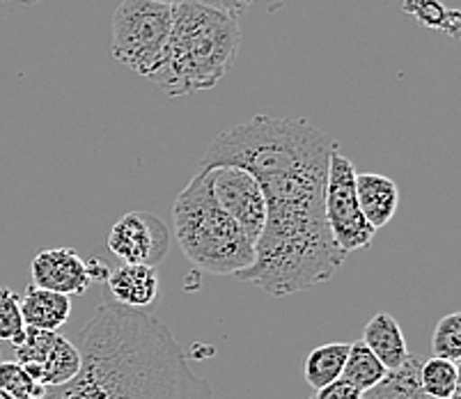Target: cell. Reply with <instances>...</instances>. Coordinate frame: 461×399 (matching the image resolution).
<instances>
[{
    "label": "cell",
    "mask_w": 461,
    "mask_h": 399,
    "mask_svg": "<svg viewBox=\"0 0 461 399\" xmlns=\"http://www.w3.org/2000/svg\"><path fill=\"white\" fill-rule=\"evenodd\" d=\"M338 142L303 117L255 115L218 133L198 170L244 168L258 179L267 204L255 262L241 283L271 296H289L333 278L345 264L324 212L329 159Z\"/></svg>",
    "instance_id": "cell-1"
},
{
    "label": "cell",
    "mask_w": 461,
    "mask_h": 399,
    "mask_svg": "<svg viewBox=\"0 0 461 399\" xmlns=\"http://www.w3.org/2000/svg\"><path fill=\"white\" fill-rule=\"evenodd\" d=\"M81 372L41 399H216L166 323L108 301L77 342Z\"/></svg>",
    "instance_id": "cell-2"
},
{
    "label": "cell",
    "mask_w": 461,
    "mask_h": 399,
    "mask_svg": "<svg viewBox=\"0 0 461 399\" xmlns=\"http://www.w3.org/2000/svg\"><path fill=\"white\" fill-rule=\"evenodd\" d=\"M239 44L241 28L234 16L184 0L173 5L166 60L149 81L175 99L209 90L228 77Z\"/></svg>",
    "instance_id": "cell-3"
},
{
    "label": "cell",
    "mask_w": 461,
    "mask_h": 399,
    "mask_svg": "<svg viewBox=\"0 0 461 399\" xmlns=\"http://www.w3.org/2000/svg\"><path fill=\"white\" fill-rule=\"evenodd\" d=\"M175 239L195 267L237 276L255 262V243L213 197L207 170H195L173 204Z\"/></svg>",
    "instance_id": "cell-4"
},
{
    "label": "cell",
    "mask_w": 461,
    "mask_h": 399,
    "mask_svg": "<svg viewBox=\"0 0 461 399\" xmlns=\"http://www.w3.org/2000/svg\"><path fill=\"white\" fill-rule=\"evenodd\" d=\"M173 5L154 0H122L111 21V53L122 67L152 78L166 60Z\"/></svg>",
    "instance_id": "cell-5"
},
{
    "label": "cell",
    "mask_w": 461,
    "mask_h": 399,
    "mask_svg": "<svg viewBox=\"0 0 461 399\" xmlns=\"http://www.w3.org/2000/svg\"><path fill=\"white\" fill-rule=\"evenodd\" d=\"M324 212L329 230L339 250L347 255L367 248L376 230L366 221L356 197V166L335 150L329 159V177H326Z\"/></svg>",
    "instance_id": "cell-6"
},
{
    "label": "cell",
    "mask_w": 461,
    "mask_h": 399,
    "mask_svg": "<svg viewBox=\"0 0 461 399\" xmlns=\"http://www.w3.org/2000/svg\"><path fill=\"white\" fill-rule=\"evenodd\" d=\"M207 175L216 203L239 222L250 241L258 243L267 221V204L258 179L244 168L234 166L209 168Z\"/></svg>",
    "instance_id": "cell-7"
},
{
    "label": "cell",
    "mask_w": 461,
    "mask_h": 399,
    "mask_svg": "<svg viewBox=\"0 0 461 399\" xmlns=\"http://www.w3.org/2000/svg\"><path fill=\"white\" fill-rule=\"evenodd\" d=\"M108 248L124 264L157 267L170 250V232L157 213L129 212L113 225Z\"/></svg>",
    "instance_id": "cell-8"
},
{
    "label": "cell",
    "mask_w": 461,
    "mask_h": 399,
    "mask_svg": "<svg viewBox=\"0 0 461 399\" xmlns=\"http://www.w3.org/2000/svg\"><path fill=\"white\" fill-rule=\"evenodd\" d=\"M32 285L40 289L62 294V296H81L92 285L86 259L74 248H49L35 255L31 264Z\"/></svg>",
    "instance_id": "cell-9"
},
{
    "label": "cell",
    "mask_w": 461,
    "mask_h": 399,
    "mask_svg": "<svg viewBox=\"0 0 461 399\" xmlns=\"http://www.w3.org/2000/svg\"><path fill=\"white\" fill-rule=\"evenodd\" d=\"M358 207L372 228L379 230L393 221L400 204V188L391 177L379 172H356Z\"/></svg>",
    "instance_id": "cell-10"
},
{
    "label": "cell",
    "mask_w": 461,
    "mask_h": 399,
    "mask_svg": "<svg viewBox=\"0 0 461 399\" xmlns=\"http://www.w3.org/2000/svg\"><path fill=\"white\" fill-rule=\"evenodd\" d=\"M106 285L115 296V304L142 310L157 301L158 273L157 268L145 267V264H122L111 271Z\"/></svg>",
    "instance_id": "cell-11"
},
{
    "label": "cell",
    "mask_w": 461,
    "mask_h": 399,
    "mask_svg": "<svg viewBox=\"0 0 461 399\" xmlns=\"http://www.w3.org/2000/svg\"><path fill=\"white\" fill-rule=\"evenodd\" d=\"M360 342L370 349L388 372L402 367L411 356L409 349H406V340L400 329V323L388 313H379L370 319V323L363 331V340Z\"/></svg>",
    "instance_id": "cell-12"
},
{
    "label": "cell",
    "mask_w": 461,
    "mask_h": 399,
    "mask_svg": "<svg viewBox=\"0 0 461 399\" xmlns=\"http://www.w3.org/2000/svg\"><path fill=\"white\" fill-rule=\"evenodd\" d=\"M69 314L71 301L69 296H62V294L28 285L26 294L21 298V317L31 329L58 333V329H62L67 323Z\"/></svg>",
    "instance_id": "cell-13"
},
{
    "label": "cell",
    "mask_w": 461,
    "mask_h": 399,
    "mask_svg": "<svg viewBox=\"0 0 461 399\" xmlns=\"http://www.w3.org/2000/svg\"><path fill=\"white\" fill-rule=\"evenodd\" d=\"M420 365L422 358L409 356L402 367L385 372L379 384L360 393V399H429L420 388Z\"/></svg>",
    "instance_id": "cell-14"
},
{
    "label": "cell",
    "mask_w": 461,
    "mask_h": 399,
    "mask_svg": "<svg viewBox=\"0 0 461 399\" xmlns=\"http://www.w3.org/2000/svg\"><path fill=\"white\" fill-rule=\"evenodd\" d=\"M349 347V342H330L310 351L303 367L305 381H308L310 388L320 390L342 376V367H345Z\"/></svg>",
    "instance_id": "cell-15"
},
{
    "label": "cell",
    "mask_w": 461,
    "mask_h": 399,
    "mask_svg": "<svg viewBox=\"0 0 461 399\" xmlns=\"http://www.w3.org/2000/svg\"><path fill=\"white\" fill-rule=\"evenodd\" d=\"M78 372H81V354H78L77 344H71L69 340L60 335L56 347L51 349V354L46 356L44 363L37 369L35 381L44 388H58V385H65L77 379Z\"/></svg>",
    "instance_id": "cell-16"
},
{
    "label": "cell",
    "mask_w": 461,
    "mask_h": 399,
    "mask_svg": "<svg viewBox=\"0 0 461 399\" xmlns=\"http://www.w3.org/2000/svg\"><path fill=\"white\" fill-rule=\"evenodd\" d=\"M388 369L379 363L375 354L363 342H354L349 347V354H347L345 367H342V376L339 379L347 381L349 385H354L358 393H366L372 385L379 384L385 376Z\"/></svg>",
    "instance_id": "cell-17"
},
{
    "label": "cell",
    "mask_w": 461,
    "mask_h": 399,
    "mask_svg": "<svg viewBox=\"0 0 461 399\" xmlns=\"http://www.w3.org/2000/svg\"><path fill=\"white\" fill-rule=\"evenodd\" d=\"M420 388L429 399H459V367L443 358L422 360Z\"/></svg>",
    "instance_id": "cell-18"
},
{
    "label": "cell",
    "mask_w": 461,
    "mask_h": 399,
    "mask_svg": "<svg viewBox=\"0 0 461 399\" xmlns=\"http://www.w3.org/2000/svg\"><path fill=\"white\" fill-rule=\"evenodd\" d=\"M58 338H60V333L31 329V326H26V329L21 331V333L12 340V344H14L16 363L23 365L26 372L35 379L37 369H40V365L44 363L46 356L51 354V349L56 347Z\"/></svg>",
    "instance_id": "cell-19"
},
{
    "label": "cell",
    "mask_w": 461,
    "mask_h": 399,
    "mask_svg": "<svg viewBox=\"0 0 461 399\" xmlns=\"http://www.w3.org/2000/svg\"><path fill=\"white\" fill-rule=\"evenodd\" d=\"M404 10L416 14V19L427 28H438L450 35H456L459 31V12L446 10L438 0H404Z\"/></svg>",
    "instance_id": "cell-20"
},
{
    "label": "cell",
    "mask_w": 461,
    "mask_h": 399,
    "mask_svg": "<svg viewBox=\"0 0 461 399\" xmlns=\"http://www.w3.org/2000/svg\"><path fill=\"white\" fill-rule=\"evenodd\" d=\"M0 390L14 399H41L46 394L44 385L37 384L16 360L0 363Z\"/></svg>",
    "instance_id": "cell-21"
},
{
    "label": "cell",
    "mask_w": 461,
    "mask_h": 399,
    "mask_svg": "<svg viewBox=\"0 0 461 399\" xmlns=\"http://www.w3.org/2000/svg\"><path fill=\"white\" fill-rule=\"evenodd\" d=\"M431 351L434 358L459 363L461 358V314H446L441 322L436 323L434 335H431Z\"/></svg>",
    "instance_id": "cell-22"
},
{
    "label": "cell",
    "mask_w": 461,
    "mask_h": 399,
    "mask_svg": "<svg viewBox=\"0 0 461 399\" xmlns=\"http://www.w3.org/2000/svg\"><path fill=\"white\" fill-rule=\"evenodd\" d=\"M26 329L21 317V296L10 287H0V340H14Z\"/></svg>",
    "instance_id": "cell-23"
},
{
    "label": "cell",
    "mask_w": 461,
    "mask_h": 399,
    "mask_svg": "<svg viewBox=\"0 0 461 399\" xmlns=\"http://www.w3.org/2000/svg\"><path fill=\"white\" fill-rule=\"evenodd\" d=\"M310 399H360V393L354 385L347 384V381L338 379L333 384L324 385V388L314 390Z\"/></svg>",
    "instance_id": "cell-24"
},
{
    "label": "cell",
    "mask_w": 461,
    "mask_h": 399,
    "mask_svg": "<svg viewBox=\"0 0 461 399\" xmlns=\"http://www.w3.org/2000/svg\"><path fill=\"white\" fill-rule=\"evenodd\" d=\"M195 3H200V5L212 7V10L223 12V14L239 19V16L244 14V12L253 5L255 0H195Z\"/></svg>",
    "instance_id": "cell-25"
},
{
    "label": "cell",
    "mask_w": 461,
    "mask_h": 399,
    "mask_svg": "<svg viewBox=\"0 0 461 399\" xmlns=\"http://www.w3.org/2000/svg\"><path fill=\"white\" fill-rule=\"evenodd\" d=\"M86 267L87 273H90L92 283H106L108 276H111V268L106 267L104 259H90V262H86Z\"/></svg>",
    "instance_id": "cell-26"
},
{
    "label": "cell",
    "mask_w": 461,
    "mask_h": 399,
    "mask_svg": "<svg viewBox=\"0 0 461 399\" xmlns=\"http://www.w3.org/2000/svg\"><path fill=\"white\" fill-rule=\"evenodd\" d=\"M154 3H163V5H179L184 0H154Z\"/></svg>",
    "instance_id": "cell-27"
},
{
    "label": "cell",
    "mask_w": 461,
    "mask_h": 399,
    "mask_svg": "<svg viewBox=\"0 0 461 399\" xmlns=\"http://www.w3.org/2000/svg\"><path fill=\"white\" fill-rule=\"evenodd\" d=\"M0 3H7V0H0ZM14 3H35V0H14Z\"/></svg>",
    "instance_id": "cell-28"
},
{
    "label": "cell",
    "mask_w": 461,
    "mask_h": 399,
    "mask_svg": "<svg viewBox=\"0 0 461 399\" xmlns=\"http://www.w3.org/2000/svg\"><path fill=\"white\" fill-rule=\"evenodd\" d=\"M0 399H14V397H10V394L3 393V390H0Z\"/></svg>",
    "instance_id": "cell-29"
}]
</instances>
